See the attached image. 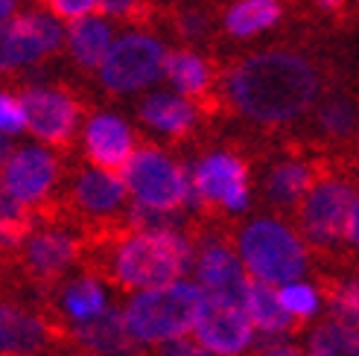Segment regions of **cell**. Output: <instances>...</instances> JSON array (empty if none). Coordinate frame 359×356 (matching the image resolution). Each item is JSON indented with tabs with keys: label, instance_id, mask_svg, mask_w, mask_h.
I'll return each instance as SVG.
<instances>
[{
	"label": "cell",
	"instance_id": "6da1fadb",
	"mask_svg": "<svg viewBox=\"0 0 359 356\" xmlns=\"http://www.w3.org/2000/svg\"><path fill=\"white\" fill-rule=\"evenodd\" d=\"M316 94V70L295 53H257L231 74V100L257 123H290L310 109Z\"/></svg>",
	"mask_w": 359,
	"mask_h": 356
},
{
	"label": "cell",
	"instance_id": "7a4b0ae2",
	"mask_svg": "<svg viewBox=\"0 0 359 356\" xmlns=\"http://www.w3.org/2000/svg\"><path fill=\"white\" fill-rule=\"evenodd\" d=\"M202 301L205 295L196 283L175 280L167 287L137 292L123 310V322L137 345H164L172 339H184L193 330Z\"/></svg>",
	"mask_w": 359,
	"mask_h": 356
},
{
	"label": "cell",
	"instance_id": "3957f363",
	"mask_svg": "<svg viewBox=\"0 0 359 356\" xmlns=\"http://www.w3.org/2000/svg\"><path fill=\"white\" fill-rule=\"evenodd\" d=\"M193 266V245L182 234H135L114 254V278L126 289H155L182 280Z\"/></svg>",
	"mask_w": 359,
	"mask_h": 356
},
{
	"label": "cell",
	"instance_id": "277c9868",
	"mask_svg": "<svg viewBox=\"0 0 359 356\" xmlns=\"http://www.w3.org/2000/svg\"><path fill=\"white\" fill-rule=\"evenodd\" d=\"M240 263L251 280L266 287H286L307 272V248L283 222L255 219L240 234Z\"/></svg>",
	"mask_w": 359,
	"mask_h": 356
},
{
	"label": "cell",
	"instance_id": "5b68a950",
	"mask_svg": "<svg viewBox=\"0 0 359 356\" xmlns=\"http://www.w3.org/2000/svg\"><path fill=\"white\" fill-rule=\"evenodd\" d=\"M126 193H132L137 205L152 210H175L184 205L190 175L158 149H140L120 170Z\"/></svg>",
	"mask_w": 359,
	"mask_h": 356
},
{
	"label": "cell",
	"instance_id": "8992f818",
	"mask_svg": "<svg viewBox=\"0 0 359 356\" xmlns=\"http://www.w3.org/2000/svg\"><path fill=\"white\" fill-rule=\"evenodd\" d=\"M167 64V50L161 41L149 39V35L129 32L123 39L111 41L105 59L100 62V76L102 85L111 88L117 94H132L140 88H149L164 76Z\"/></svg>",
	"mask_w": 359,
	"mask_h": 356
},
{
	"label": "cell",
	"instance_id": "52a82bcc",
	"mask_svg": "<svg viewBox=\"0 0 359 356\" xmlns=\"http://www.w3.org/2000/svg\"><path fill=\"white\" fill-rule=\"evenodd\" d=\"M356 210V190L348 182H321L307 190L301 199V231L318 248L342 242V231L348 217Z\"/></svg>",
	"mask_w": 359,
	"mask_h": 356
},
{
	"label": "cell",
	"instance_id": "ba28073f",
	"mask_svg": "<svg viewBox=\"0 0 359 356\" xmlns=\"http://www.w3.org/2000/svg\"><path fill=\"white\" fill-rule=\"evenodd\" d=\"M196 345L217 356H240L255 342V327L240 304H225V301L205 298L202 310L193 322Z\"/></svg>",
	"mask_w": 359,
	"mask_h": 356
},
{
	"label": "cell",
	"instance_id": "9c48e42d",
	"mask_svg": "<svg viewBox=\"0 0 359 356\" xmlns=\"http://www.w3.org/2000/svg\"><path fill=\"white\" fill-rule=\"evenodd\" d=\"M190 187L202 199V205H222L234 213L248 207V175L237 155H208L190 175Z\"/></svg>",
	"mask_w": 359,
	"mask_h": 356
},
{
	"label": "cell",
	"instance_id": "30bf717a",
	"mask_svg": "<svg viewBox=\"0 0 359 356\" xmlns=\"http://www.w3.org/2000/svg\"><path fill=\"white\" fill-rule=\"evenodd\" d=\"M24 129H29L39 140L47 144H65L76 132L79 109L67 94L56 88H27L21 97Z\"/></svg>",
	"mask_w": 359,
	"mask_h": 356
},
{
	"label": "cell",
	"instance_id": "8fae6325",
	"mask_svg": "<svg viewBox=\"0 0 359 356\" xmlns=\"http://www.w3.org/2000/svg\"><path fill=\"white\" fill-rule=\"evenodd\" d=\"M56 158L41 146H27L9 155L4 164V190L18 205H39L56 184Z\"/></svg>",
	"mask_w": 359,
	"mask_h": 356
},
{
	"label": "cell",
	"instance_id": "7c38bea8",
	"mask_svg": "<svg viewBox=\"0 0 359 356\" xmlns=\"http://www.w3.org/2000/svg\"><path fill=\"white\" fill-rule=\"evenodd\" d=\"M196 280H199L196 287L202 289L205 298L243 307L248 275L243 269L240 257L225 242H208L202 248L199 260H196Z\"/></svg>",
	"mask_w": 359,
	"mask_h": 356
},
{
	"label": "cell",
	"instance_id": "4fadbf2b",
	"mask_svg": "<svg viewBox=\"0 0 359 356\" xmlns=\"http://www.w3.org/2000/svg\"><path fill=\"white\" fill-rule=\"evenodd\" d=\"M0 39L6 44L12 67H21V64H32L50 56L62 44V27L50 15L27 12V15L12 18L6 24H0Z\"/></svg>",
	"mask_w": 359,
	"mask_h": 356
},
{
	"label": "cell",
	"instance_id": "5bb4252c",
	"mask_svg": "<svg viewBox=\"0 0 359 356\" xmlns=\"http://www.w3.org/2000/svg\"><path fill=\"white\" fill-rule=\"evenodd\" d=\"M70 339H74L76 348H82V353H94V356H140L143 353V345L135 342V336L123 322V313L114 307H105L91 322L76 324L70 330Z\"/></svg>",
	"mask_w": 359,
	"mask_h": 356
},
{
	"label": "cell",
	"instance_id": "9a60e30c",
	"mask_svg": "<svg viewBox=\"0 0 359 356\" xmlns=\"http://www.w3.org/2000/svg\"><path fill=\"white\" fill-rule=\"evenodd\" d=\"M85 146L91 161L105 172H120L132 158V132L114 114H97L88 123Z\"/></svg>",
	"mask_w": 359,
	"mask_h": 356
},
{
	"label": "cell",
	"instance_id": "2e32d148",
	"mask_svg": "<svg viewBox=\"0 0 359 356\" xmlns=\"http://www.w3.org/2000/svg\"><path fill=\"white\" fill-rule=\"evenodd\" d=\"M53 339L50 327L12 304H0V356H39Z\"/></svg>",
	"mask_w": 359,
	"mask_h": 356
},
{
	"label": "cell",
	"instance_id": "e0dca14e",
	"mask_svg": "<svg viewBox=\"0 0 359 356\" xmlns=\"http://www.w3.org/2000/svg\"><path fill=\"white\" fill-rule=\"evenodd\" d=\"M79 257V245L62 231H41L27 240V269L39 280H53L65 275Z\"/></svg>",
	"mask_w": 359,
	"mask_h": 356
},
{
	"label": "cell",
	"instance_id": "ac0fdd59",
	"mask_svg": "<svg viewBox=\"0 0 359 356\" xmlns=\"http://www.w3.org/2000/svg\"><path fill=\"white\" fill-rule=\"evenodd\" d=\"M243 310L248 315L251 327H257L266 336H286L298 327V322H292L286 310L280 307L278 301V289L275 287H266L260 280H251L245 283V295H243Z\"/></svg>",
	"mask_w": 359,
	"mask_h": 356
},
{
	"label": "cell",
	"instance_id": "d6986e66",
	"mask_svg": "<svg viewBox=\"0 0 359 356\" xmlns=\"http://www.w3.org/2000/svg\"><path fill=\"white\" fill-rule=\"evenodd\" d=\"M76 202L94 217H105L114 213L126 202V184L117 172L105 170H88L76 182Z\"/></svg>",
	"mask_w": 359,
	"mask_h": 356
},
{
	"label": "cell",
	"instance_id": "ffe728a7",
	"mask_svg": "<svg viewBox=\"0 0 359 356\" xmlns=\"http://www.w3.org/2000/svg\"><path fill=\"white\" fill-rule=\"evenodd\" d=\"M140 117L149 123L152 129L167 135H187L196 123V111L190 100L178 94H149L140 102Z\"/></svg>",
	"mask_w": 359,
	"mask_h": 356
},
{
	"label": "cell",
	"instance_id": "44dd1931",
	"mask_svg": "<svg viewBox=\"0 0 359 356\" xmlns=\"http://www.w3.org/2000/svg\"><path fill=\"white\" fill-rule=\"evenodd\" d=\"M67 44L82 67H100V62L111 47V29L102 18H79V21H70Z\"/></svg>",
	"mask_w": 359,
	"mask_h": 356
},
{
	"label": "cell",
	"instance_id": "7402d4cb",
	"mask_svg": "<svg viewBox=\"0 0 359 356\" xmlns=\"http://www.w3.org/2000/svg\"><path fill=\"white\" fill-rule=\"evenodd\" d=\"M280 18V4L278 0H243L234 9L228 12L225 24L231 35H240V39H248L260 29L275 27Z\"/></svg>",
	"mask_w": 359,
	"mask_h": 356
},
{
	"label": "cell",
	"instance_id": "603a6c76",
	"mask_svg": "<svg viewBox=\"0 0 359 356\" xmlns=\"http://www.w3.org/2000/svg\"><path fill=\"white\" fill-rule=\"evenodd\" d=\"M307 356H359V342H356V327L339 324V322H325L310 333L307 342Z\"/></svg>",
	"mask_w": 359,
	"mask_h": 356
},
{
	"label": "cell",
	"instance_id": "cb8c5ba5",
	"mask_svg": "<svg viewBox=\"0 0 359 356\" xmlns=\"http://www.w3.org/2000/svg\"><path fill=\"white\" fill-rule=\"evenodd\" d=\"M164 76H170L172 88L184 97H199L208 88V67L193 53H167Z\"/></svg>",
	"mask_w": 359,
	"mask_h": 356
},
{
	"label": "cell",
	"instance_id": "d4e9b609",
	"mask_svg": "<svg viewBox=\"0 0 359 356\" xmlns=\"http://www.w3.org/2000/svg\"><path fill=\"white\" fill-rule=\"evenodd\" d=\"M105 307H109L105 304V292L100 287V280H94V278H79L76 283H70L65 289V313H67V318H74L76 324L91 322Z\"/></svg>",
	"mask_w": 359,
	"mask_h": 356
},
{
	"label": "cell",
	"instance_id": "484cf974",
	"mask_svg": "<svg viewBox=\"0 0 359 356\" xmlns=\"http://www.w3.org/2000/svg\"><path fill=\"white\" fill-rule=\"evenodd\" d=\"M313 187V170L304 164H278L269 175V196L278 205L301 202Z\"/></svg>",
	"mask_w": 359,
	"mask_h": 356
},
{
	"label": "cell",
	"instance_id": "4316f807",
	"mask_svg": "<svg viewBox=\"0 0 359 356\" xmlns=\"http://www.w3.org/2000/svg\"><path fill=\"white\" fill-rule=\"evenodd\" d=\"M278 301L280 307L286 310V315L292 318V322H310V318L318 313V292L310 287V283H286V287L278 289Z\"/></svg>",
	"mask_w": 359,
	"mask_h": 356
},
{
	"label": "cell",
	"instance_id": "83f0119b",
	"mask_svg": "<svg viewBox=\"0 0 359 356\" xmlns=\"http://www.w3.org/2000/svg\"><path fill=\"white\" fill-rule=\"evenodd\" d=\"M129 222L137 234H182V217L175 210H152L135 202Z\"/></svg>",
	"mask_w": 359,
	"mask_h": 356
},
{
	"label": "cell",
	"instance_id": "f1b7e54d",
	"mask_svg": "<svg viewBox=\"0 0 359 356\" xmlns=\"http://www.w3.org/2000/svg\"><path fill=\"white\" fill-rule=\"evenodd\" d=\"M327 307L333 313V322L356 327V280H342V283H327Z\"/></svg>",
	"mask_w": 359,
	"mask_h": 356
},
{
	"label": "cell",
	"instance_id": "f546056e",
	"mask_svg": "<svg viewBox=\"0 0 359 356\" xmlns=\"http://www.w3.org/2000/svg\"><path fill=\"white\" fill-rule=\"evenodd\" d=\"M318 120H321V126H325L330 135L348 137L356 129V109L348 100H330V102L321 105Z\"/></svg>",
	"mask_w": 359,
	"mask_h": 356
},
{
	"label": "cell",
	"instance_id": "4dcf8cb0",
	"mask_svg": "<svg viewBox=\"0 0 359 356\" xmlns=\"http://www.w3.org/2000/svg\"><path fill=\"white\" fill-rule=\"evenodd\" d=\"M24 132V109H21V100L12 97V94H0V135H18Z\"/></svg>",
	"mask_w": 359,
	"mask_h": 356
},
{
	"label": "cell",
	"instance_id": "1f68e13d",
	"mask_svg": "<svg viewBox=\"0 0 359 356\" xmlns=\"http://www.w3.org/2000/svg\"><path fill=\"white\" fill-rule=\"evenodd\" d=\"M56 15L67 18V21H79V18H88L97 9V0H50Z\"/></svg>",
	"mask_w": 359,
	"mask_h": 356
},
{
	"label": "cell",
	"instance_id": "d6a6232c",
	"mask_svg": "<svg viewBox=\"0 0 359 356\" xmlns=\"http://www.w3.org/2000/svg\"><path fill=\"white\" fill-rule=\"evenodd\" d=\"M158 356H210L205 348H199L193 339H172L164 345H155Z\"/></svg>",
	"mask_w": 359,
	"mask_h": 356
},
{
	"label": "cell",
	"instance_id": "836d02e7",
	"mask_svg": "<svg viewBox=\"0 0 359 356\" xmlns=\"http://www.w3.org/2000/svg\"><path fill=\"white\" fill-rule=\"evenodd\" d=\"M135 0H97V9L105 12V15H123L132 9Z\"/></svg>",
	"mask_w": 359,
	"mask_h": 356
},
{
	"label": "cell",
	"instance_id": "e575fe53",
	"mask_svg": "<svg viewBox=\"0 0 359 356\" xmlns=\"http://www.w3.org/2000/svg\"><path fill=\"white\" fill-rule=\"evenodd\" d=\"M260 356H304V353H301L295 345H283V342H278V345H272V348H263Z\"/></svg>",
	"mask_w": 359,
	"mask_h": 356
},
{
	"label": "cell",
	"instance_id": "d590c367",
	"mask_svg": "<svg viewBox=\"0 0 359 356\" xmlns=\"http://www.w3.org/2000/svg\"><path fill=\"white\" fill-rule=\"evenodd\" d=\"M9 155H12V144H9V140H6L4 135H0V167H4V164L9 161Z\"/></svg>",
	"mask_w": 359,
	"mask_h": 356
},
{
	"label": "cell",
	"instance_id": "8d00e7d4",
	"mask_svg": "<svg viewBox=\"0 0 359 356\" xmlns=\"http://www.w3.org/2000/svg\"><path fill=\"white\" fill-rule=\"evenodd\" d=\"M12 9H15V0H0V24L12 15Z\"/></svg>",
	"mask_w": 359,
	"mask_h": 356
},
{
	"label": "cell",
	"instance_id": "74e56055",
	"mask_svg": "<svg viewBox=\"0 0 359 356\" xmlns=\"http://www.w3.org/2000/svg\"><path fill=\"white\" fill-rule=\"evenodd\" d=\"M342 4H345V0H318V6H321V9H339Z\"/></svg>",
	"mask_w": 359,
	"mask_h": 356
},
{
	"label": "cell",
	"instance_id": "f35d334b",
	"mask_svg": "<svg viewBox=\"0 0 359 356\" xmlns=\"http://www.w3.org/2000/svg\"><path fill=\"white\" fill-rule=\"evenodd\" d=\"M6 190H4V167H0V196H4Z\"/></svg>",
	"mask_w": 359,
	"mask_h": 356
},
{
	"label": "cell",
	"instance_id": "ab89813d",
	"mask_svg": "<svg viewBox=\"0 0 359 356\" xmlns=\"http://www.w3.org/2000/svg\"><path fill=\"white\" fill-rule=\"evenodd\" d=\"M76 356H94V353H76Z\"/></svg>",
	"mask_w": 359,
	"mask_h": 356
}]
</instances>
